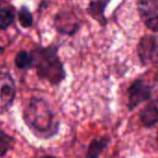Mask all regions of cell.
<instances>
[{"instance_id": "52a82bcc", "label": "cell", "mask_w": 158, "mask_h": 158, "mask_svg": "<svg viewBox=\"0 0 158 158\" xmlns=\"http://www.w3.org/2000/svg\"><path fill=\"white\" fill-rule=\"evenodd\" d=\"M15 65L19 69H29L32 68L31 52H28L25 50L19 51L15 57Z\"/></svg>"}, {"instance_id": "30bf717a", "label": "cell", "mask_w": 158, "mask_h": 158, "mask_svg": "<svg viewBox=\"0 0 158 158\" xmlns=\"http://www.w3.org/2000/svg\"><path fill=\"white\" fill-rule=\"evenodd\" d=\"M15 19L14 13L6 8V7H1L0 8V30H6L8 28Z\"/></svg>"}, {"instance_id": "277c9868", "label": "cell", "mask_w": 158, "mask_h": 158, "mask_svg": "<svg viewBox=\"0 0 158 158\" xmlns=\"http://www.w3.org/2000/svg\"><path fill=\"white\" fill-rule=\"evenodd\" d=\"M138 8L146 26L158 31V0H139Z\"/></svg>"}, {"instance_id": "7a4b0ae2", "label": "cell", "mask_w": 158, "mask_h": 158, "mask_svg": "<svg viewBox=\"0 0 158 158\" xmlns=\"http://www.w3.org/2000/svg\"><path fill=\"white\" fill-rule=\"evenodd\" d=\"M32 68L40 79L56 85L66 78V71L57 54V47L50 45L37 47L32 52Z\"/></svg>"}, {"instance_id": "3957f363", "label": "cell", "mask_w": 158, "mask_h": 158, "mask_svg": "<svg viewBox=\"0 0 158 158\" xmlns=\"http://www.w3.org/2000/svg\"><path fill=\"white\" fill-rule=\"evenodd\" d=\"M16 96V83L8 72L0 71V115L12 106Z\"/></svg>"}, {"instance_id": "9c48e42d", "label": "cell", "mask_w": 158, "mask_h": 158, "mask_svg": "<svg viewBox=\"0 0 158 158\" xmlns=\"http://www.w3.org/2000/svg\"><path fill=\"white\" fill-rule=\"evenodd\" d=\"M18 17H19V24L21 25V27H23V28L31 27V25L33 23L32 14L30 12L29 8L26 6H22L20 7V9L19 10Z\"/></svg>"}, {"instance_id": "8fae6325", "label": "cell", "mask_w": 158, "mask_h": 158, "mask_svg": "<svg viewBox=\"0 0 158 158\" xmlns=\"http://www.w3.org/2000/svg\"><path fill=\"white\" fill-rule=\"evenodd\" d=\"M106 144V141L105 139H99V140H94V142H92L90 148H89V152L87 156L89 157H95L98 156L99 154L102 152V150L105 148Z\"/></svg>"}, {"instance_id": "5b68a950", "label": "cell", "mask_w": 158, "mask_h": 158, "mask_svg": "<svg viewBox=\"0 0 158 158\" xmlns=\"http://www.w3.org/2000/svg\"><path fill=\"white\" fill-rule=\"evenodd\" d=\"M129 92H130L129 106L131 108H133L135 106L148 99L151 94L150 88L143 81H135L132 84V86L130 88Z\"/></svg>"}, {"instance_id": "6da1fadb", "label": "cell", "mask_w": 158, "mask_h": 158, "mask_svg": "<svg viewBox=\"0 0 158 158\" xmlns=\"http://www.w3.org/2000/svg\"><path fill=\"white\" fill-rule=\"evenodd\" d=\"M23 119L28 128L38 137H53L58 131L59 123L49 104L43 98L32 97L23 111Z\"/></svg>"}, {"instance_id": "ba28073f", "label": "cell", "mask_w": 158, "mask_h": 158, "mask_svg": "<svg viewBox=\"0 0 158 158\" xmlns=\"http://www.w3.org/2000/svg\"><path fill=\"white\" fill-rule=\"evenodd\" d=\"M15 140L0 129V156H4L13 147Z\"/></svg>"}, {"instance_id": "7c38bea8", "label": "cell", "mask_w": 158, "mask_h": 158, "mask_svg": "<svg viewBox=\"0 0 158 158\" xmlns=\"http://www.w3.org/2000/svg\"><path fill=\"white\" fill-rule=\"evenodd\" d=\"M4 51H5V49H4V47L0 45V56H1V55H2V54L4 53Z\"/></svg>"}, {"instance_id": "8992f818", "label": "cell", "mask_w": 158, "mask_h": 158, "mask_svg": "<svg viewBox=\"0 0 158 158\" xmlns=\"http://www.w3.org/2000/svg\"><path fill=\"white\" fill-rule=\"evenodd\" d=\"M142 120L143 124L150 126L158 121V98L150 103L141 114Z\"/></svg>"}]
</instances>
